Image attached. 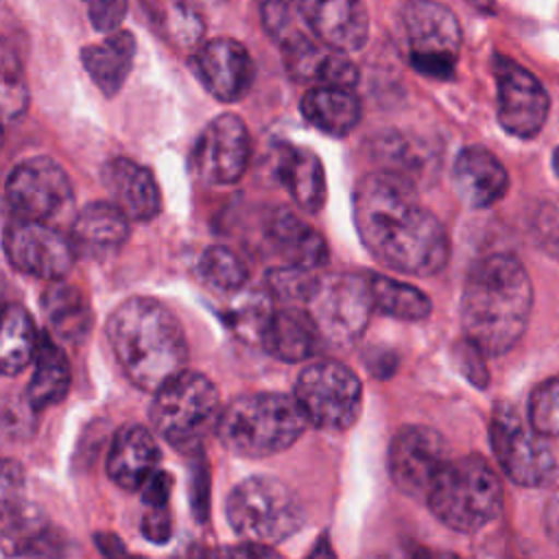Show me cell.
I'll return each instance as SVG.
<instances>
[{
  "label": "cell",
  "mask_w": 559,
  "mask_h": 559,
  "mask_svg": "<svg viewBox=\"0 0 559 559\" xmlns=\"http://www.w3.org/2000/svg\"><path fill=\"white\" fill-rule=\"evenodd\" d=\"M354 225L365 249L404 275H435L450 260L443 223L415 199L402 175L369 173L354 188Z\"/></svg>",
  "instance_id": "cell-1"
},
{
  "label": "cell",
  "mask_w": 559,
  "mask_h": 559,
  "mask_svg": "<svg viewBox=\"0 0 559 559\" xmlns=\"http://www.w3.org/2000/svg\"><path fill=\"white\" fill-rule=\"evenodd\" d=\"M533 308V284L524 264L511 253L476 260L461 295L465 338L487 356L507 354L526 332Z\"/></svg>",
  "instance_id": "cell-2"
},
{
  "label": "cell",
  "mask_w": 559,
  "mask_h": 559,
  "mask_svg": "<svg viewBox=\"0 0 559 559\" xmlns=\"http://www.w3.org/2000/svg\"><path fill=\"white\" fill-rule=\"evenodd\" d=\"M107 343L127 380L148 393L181 373L188 343L179 319L153 297H129L107 321Z\"/></svg>",
  "instance_id": "cell-3"
},
{
  "label": "cell",
  "mask_w": 559,
  "mask_h": 559,
  "mask_svg": "<svg viewBox=\"0 0 559 559\" xmlns=\"http://www.w3.org/2000/svg\"><path fill=\"white\" fill-rule=\"evenodd\" d=\"M306 426L308 419L295 395L264 391L229 402L221 413L216 437L238 456L262 459L290 448Z\"/></svg>",
  "instance_id": "cell-4"
},
{
  "label": "cell",
  "mask_w": 559,
  "mask_h": 559,
  "mask_svg": "<svg viewBox=\"0 0 559 559\" xmlns=\"http://www.w3.org/2000/svg\"><path fill=\"white\" fill-rule=\"evenodd\" d=\"M426 502L432 515L452 531L476 533L502 509V485L493 467L478 454L450 459L435 478Z\"/></svg>",
  "instance_id": "cell-5"
},
{
  "label": "cell",
  "mask_w": 559,
  "mask_h": 559,
  "mask_svg": "<svg viewBox=\"0 0 559 559\" xmlns=\"http://www.w3.org/2000/svg\"><path fill=\"white\" fill-rule=\"evenodd\" d=\"M148 419L173 448L194 454L221 419V395L210 378L183 369L153 393Z\"/></svg>",
  "instance_id": "cell-6"
},
{
  "label": "cell",
  "mask_w": 559,
  "mask_h": 559,
  "mask_svg": "<svg viewBox=\"0 0 559 559\" xmlns=\"http://www.w3.org/2000/svg\"><path fill=\"white\" fill-rule=\"evenodd\" d=\"M225 515L240 539L262 546H275L293 537L306 522V511L295 491L273 476L240 480L225 502Z\"/></svg>",
  "instance_id": "cell-7"
},
{
  "label": "cell",
  "mask_w": 559,
  "mask_h": 559,
  "mask_svg": "<svg viewBox=\"0 0 559 559\" xmlns=\"http://www.w3.org/2000/svg\"><path fill=\"white\" fill-rule=\"evenodd\" d=\"M306 308L325 345H354L376 310L369 273H332L319 277Z\"/></svg>",
  "instance_id": "cell-8"
},
{
  "label": "cell",
  "mask_w": 559,
  "mask_h": 559,
  "mask_svg": "<svg viewBox=\"0 0 559 559\" xmlns=\"http://www.w3.org/2000/svg\"><path fill=\"white\" fill-rule=\"evenodd\" d=\"M295 400L314 428L347 430L360 415L362 384L343 362L314 360L297 376Z\"/></svg>",
  "instance_id": "cell-9"
},
{
  "label": "cell",
  "mask_w": 559,
  "mask_h": 559,
  "mask_svg": "<svg viewBox=\"0 0 559 559\" xmlns=\"http://www.w3.org/2000/svg\"><path fill=\"white\" fill-rule=\"evenodd\" d=\"M4 201L13 216L50 225L72 223L74 192L66 170L48 157H28L13 166L4 183Z\"/></svg>",
  "instance_id": "cell-10"
},
{
  "label": "cell",
  "mask_w": 559,
  "mask_h": 559,
  "mask_svg": "<svg viewBox=\"0 0 559 559\" xmlns=\"http://www.w3.org/2000/svg\"><path fill=\"white\" fill-rule=\"evenodd\" d=\"M489 443L502 472L522 487H539L555 472V456L528 419L511 404H496L489 421Z\"/></svg>",
  "instance_id": "cell-11"
},
{
  "label": "cell",
  "mask_w": 559,
  "mask_h": 559,
  "mask_svg": "<svg viewBox=\"0 0 559 559\" xmlns=\"http://www.w3.org/2000/svg\"><path fill=\"white\" fill-rule=\"evenodd\" d=\"M402 24L411 44V66L430 79H450L461 48L456 15L435 0H408L402 7Z\"/></svg>",
  "instance_id": "cell-12"
},
{
  "label": "cell",
  "mask_w": 559,
  "mask_h": 559,
  "mask_svg": "<svg viewBox=\"0 0 559 559\" xmlns=\"http://www.w3.org/2000/svg\"><path fill=\"white\" fill-rule=\"evenodd\" d=\"M4 253L15 271L57 282L72 271L76 249L57 225L13 216L4 227Z\"/></svg>",
  "instance_id": "cell-13"
},
{
  "label": "cell",
  "mask_w": 559,
  "mask_h": 559,
  "mask_svg": "<svg viewBox=\"0 0 559 559\" xmlns=\"http://www.w3.org/2000/svg\"><path fill=\"white\" fill-rule=\"evenodd\" d=\"M450 445L430 426H402L389 445V474L393 485L411 496L426 500L435 478L450 461Z\"/></svg>",
  "instance_id": "cell-14"
},
{
  "label": "cell",
  "mask_w": 559,
  "mask_h": 559,
  "mask_svg": "<svg viewBox=\"0 0 559 559\" xmlns=\"http://www.w3.org/2000/svg\"><path fill=\"white\" fill-rule=\"evenodd\" d=\"M251 157L247 124L236 114H221L205 124L192 148V168L210 186H231L242 179Z\"/></svg>",
  "instance_id": "cell-15"
},
{
  "label": "cell",
  "mask_w": 559,
  "mask_h": 559,
  "mask_svg": "<svg viewBox=\"0 0 559 559\" xmlns=\"http://www.w3.org/2000/svg\"><path fill=\"white\" fill-rule=\"evenodd\" d=\"M493 74L498 87V122L520 140L535 138L550 109V98L535 74L520 63L496 55Z\"/></svg>",
  "instance_id": "cell-16"
},
{
  "label": "cell",
  "mask_w": 559,
  "mask_h": 559,
  "mask_svg": "<svg viewBox=\"0 0 559 559\" xmlns=\"http://www.w3.org/2000/svg\"><path fill=\"white\" fill-rule=\"evenodd\" d=\"M190 66L201 85L223 103L240 100L253 81L251 55L231 37H214L199 46Z\"/></svg>",
  "instance_id": "cell-17"
},
{
  "label": "cell",
  "mask_w": 559,
  "mask_h": 559,
  "mask_svg": "<svg viewBox=\"0 0 559 559\" xmlns=\"http://www.w3.org/2000/svg\"><path fill=\"white\" fill-rule=\"evenodd\" d=\"M301 15L317 39L343 52L360 50L369 37V15L360 0H304Z\"/></svg>",
  "instance_id": "cell-18"
},
{
  "label": "cell",
  "mask_w": 559,
  "mask_h": 559,
  "mask_svg": "<svg viewBox=\"0 0 559 559\" xmlns=\"http://www.w3.org/2000/svg\"><path fill=\"white\" fill-rule=\"evenodd\" d=\"M129 216L114 201H92L70 223V240L79 255L107 260L129 238Z\"/></svg>",
  "instance_id": "cell-19"
},
{
  "label": "cell",
  "mask_w": 559,
  "mask_h": 559,
  "mask_svg": "<svg viewBox=\"0 0 559 559\" xmlns=\"http://www.w3.org/2000/svg\"><path fill=\"white\" fill-rule=\"evenodd\" d=\"M452 183L467 207L485 210L504 197L509 175L491 151L483 146H465L454 159Z\"/></svg>",
  "instance_id": "cell-20"
},
{
  "label": "cell",
  "mask_w": 559,
  "mask_h": 559,
  "mask_svg": "<svg viewBox=\"0 0 559 559\" xmlns=\"http://www.w3.org/2000/svg\"><path fill=\"white\" fill-rule=\"evenodd\" d=\"M103 183L131 221H151L159 214V186L146 166L129 157H114L103 168Z\"/></svg>",
  "instance_id": "cell-21"
},
{
  "label": "cell",
  "mask_w": 559,
  "mask_h": 559,
  "mask_svg": "<svg viewBox=\"0 0 559 559\" xmlns=\"http://www.w3.org/2000/svg\"><path fill=\"white\" fill-rule=\"evenodd\" d=\"M159 448L153 432L144 426L131 424L118 430L111 441L105 472L120 489L138 491L144 480L157 469Z\"/></svg>",
  "instance_id": "cell-22"
},
{
  "label": "cell",
  "mask_w": 559,
  "mask_h": 559,
  "mask_svg": "<svg viewBox=\"0 0 559 559\" xmlns=\"http://www.w3.org/2000/svg\"><path fill=\"white\" fill-rule=\"evenodd\" d=\"M275 175L297 207L310 214L321 212L328 186L321 157L314 151L295 144H277Z\"/></svg>",
  "instance_id": "cell-23"
},
{
  "label": "cell",
  "mask_w": 559,
  "mask_h": 559,
  "mask_svg": "<svg viewBox=\"0 0 559 559\" xmlns=\"http://www.w3.org/2000/svg\"><path fill=\"white\" fill-rule=\"evenodd\" d=\"M264 238L286 264L317 269L328 262V245L319 231L288 210H273L264 223Z\"/></svg>",
  "instance_id": "cell-24"
},
{
  "label": "cell",
  "mask_w": 559,
  "mask_h": 559,
  "mask_svg": "<svg viewBox=\"0 0 559 559\" xmlns=\"http://www.w3.org/2000/svg\"><path fill=\"white\" fill-rule=\"evenodd\" d=\"M260 345L277 360L304 362L325 347V341L306 306H282Z\"/></svg>",
  "instance_id": "cell-25"
},
{
  "label": "cell",
  "mask_w": 559,
  "mask_h": 559,
  "mask_svg": "<svg viewBox=\"0 0 559 559\" xmlns=\"http://www.w3.org/2000/svg\"><path fill=\"white\" fill-rule=\"evenodd\" d=\"M41 310L52 336L68 345H79L92 330L94 312L87 297L63 280L50 282L41 295Z\"/></svg>",
  "instance_id": "cell-26"
},
{
  "label": "cell",
  "mask_w": 559,
  "mask_h": 559,
  "mask_svg": "<svg viewBox=\"0 0 559 559\" xmlns=\"http://www.w3.org/2000/svg\"><path fill=\"white\" fill-rule=\"evenodd\" d=\"M135 57V37L129 31H114L98 44L81 50V61L90 79L105 96L118 94Z\"/></svg>",
  "instance_id": "cell-27"
},
{
  "label": "cell",
  "mask_w": 559,
  "mask_h": 559,
  "mask_svg": "<svg viewBox=\"0 0 559 559\" xmlns=\"http://www.w3.org/2000/svg\"><path fill=\"white\" fill-rule=\"evenodd\" d=\"M301 114L319 131L343 138L360 120V100L349 87L314 85L301 96Z\"/></svg>",
  "instance_id": "cell-28"
},
{
  "label": "cell",
  "mask_w": 559,
  "mask_h": 559,
  "mask_svg": "<svg viewBox=\"0 0 559 559\" xmlns=\"http://www.w3.org/2000/svg\"><path fill=\"white\" fill-rule=\"evenodd\" d=\"M35 371L26 386V404L31 411H44L59 402L70 391V362L66 354L52 343L50 336H39L35 354Z\"/></svg>",
  "instance_id": "cell-29"
},
{
  "label": "cell",
  "mask_w": 559,
  "mask_h": 559,
  "mask_svg": "<svg viewBox=\"0 0 559 559\" xmlns=\"http://www.w3.org/2000/svg\"><path fill=\"white\" fill-rule=\"evenodd\" d=\"M2 341H0V371L4 376L20 373L35 360L39 336L26 308L9 304L2 312Z\"/></svg>",
  "instance_id": "cell-30"
},
{
  "label": "cell",
  "mask_w": 559,
  "mask_h": 559,
  "mask_svg": "<svg viewBox=\"0 0 559 559\" xmlns=\"http://www.w3.org/2000/svg\"><path fill=\"white\" fill-rule=\"evenodd\" d=\"M271 293L264 290H238L231 295L229 304L221 310L227 330L245 343H262L269 330L275 308Z\"/></svg>",
  "instance_id": "cell-31"
},
{
  "label": "cell",
  "mask_w": 559,
  "mask_h": 559,
  "mask_svg": "<svg viewBox=\"0 0 559 559\" xmlns=\"http://www.w3.org/2000/svg\"><path fill=\"white\" fill-rule=\"evenodd\" d=\"M369 282L376 310L386 317L402 321H421L432 310L428 295L415 288L413 284L397 282L380 273H369Z\"/></svg>",
  "instance_id": "cell-32"
},
{
  "label": "cell",
  "mask_w": 559,
  "mask_h": 559,
  "mask_svg": "<svg viewBox=\"0 0 559 559\" xmlns=\"http://www.w3.org/2000/svg\"><path fill=\"white\" fill-rule=\"evenodd\" d=\"M199 273L207 286L218 293L234 295L245 288L249 269L245 260L227 247H207L199 260Z\"/></svg>",
  "instance_id": "cell-33"
},
{
  "label": "cell",
  "mask_w": 559,
  "mask_h": 559,
  "mask_svg": "<svg viewBox=\"0 0 559 559\" xmlns=\"http://www.w3.org/2000/svg\"><path fill=\"white\" fill-rule=\"evenodd\" d=\"M319 284L312 269L284 264L266 273V288L275 301L282 306H306Z\"/></svg>",
  "instance_id": "cell-34"
},
{
  "label": "cell",
  "mask_w": 559,
  "mask_h": 559,
  "mask_svg": "<svg viewBox=\"0 0 559 559\" xmlns=\"http://www.w3.org/2000/svg\"><path fill=\"white\" fill-rule=\"evenodd\" d=\"M531 426L548 437H559V376L537 384L528 397Z\"/></svg>",
  "instance_id": "cell-35"
},
{
  "label": "cell",
  "mask_w": 559,
  "mask_h": 559,
  "mask_svg": "<svg viewBox=\"0 0 559 559\" xmlns=\"http://www.w3.org/2000/svg\"><path fill=\"white\" fill-rule=\"evenodd\" d=\"M301 4L304 0H258L262 26L273 39H277V44L304 31L299 28V22L306 24L301 15Z\"/></svg>",
  "instance_id": "cell-36"
},
{
  "label": "cell",
  "mask_w": 559,
  "mask_h": 559,
  "mask_svg": "<svg viewBox=\"0 0 559 559\" xmlns=\"http://www.w3.org/2000/svg\"><path fill=\"white\" fill-rule=\"evenodd\" d=\"M28 92L26 83L20 70L17 59H13L9 52H4L2 61V116L7 122L20 118L26 109Z\"/></svg>",
  "instance_id": "cell-37"
},
{
  "label": "cell",
  "mask_w": 559,
  "mask_h": 559,
  "mask_svg": "<svg viewBox=\"0 0 559 559\" xmlns=\"http://www.w3.org/2000/svg\"><path fill=\"white\" fill-rule=\"evenodd\" d=\"M166 15L168 17L162 20L164 35L179 48L197 46L203 31L197 13L183 2V4H175L173 9H166Z\"/></svg>",
  "instance_id": "cell-38"
},
{
  "label": "cell",
  "mask_w": 559,
  "mask_h": 559,
  "mask_svg": "<svg viewBox=\"0 0 559 559\" xmlns=\"http://www.w3.org/2000/svg\"><path fill=\"white\" fill-rule=\"evenodd\" d=\"M356 83H358L356 63L347 57V52L332 48L323 68H321L317 85H334V87H349L352 90Z\"/></svg>",
  "instance_id": "cell-39"
},
{
  "label": "cell",
  "mask_w": 559,
  "mask_h": 559,
  "mask_svg": "<svg viewBox=\"0 0 559 559\" xmlns=\"http://www.w3.org/2000/svg\"><path fill=\"white\" fill-rule=\"evenodd\" d=\"M83 4L92 26L100 33H111L122 24L129 0H83Z\"/></svg>",
  "instance_id": "cell-40"
},
{
  "label": "cell",
  "mask_w": 559,
  "mask_h": 559,
  "mask_svg": "<svg viewBox=\"0 0 559 559\" xmlns=\"http://www.w3.org/2000/svg\"><path fill=\"white\" fill-rule=\"evenodd\" d=\"M454 356H456V365L461 367V371L465 373V378L476 384V386H485L487 380H489V373L485 369V362L483 358L487 356L480 347H476L469 338H465L463 343L456 345L454 349Z\"/></svg>",
  "instance_id": "cell-41"
},
{
  "label": "cell",
  "mask_w": 559,
  "mask_h": 559,
  "mask_svg": "<svg viewBox=\"0 0 559 559\" xmlns=\"http://www.w3.org/2000/svg\"><path fill=\"white\" fill-rule=\"evenodd\" d=\"M140 531L151 544H166L173 537V518L168 504L148 507V511L142 515Z\"/></svg>",
  "instance_id": "cell-42"
},
{
  "label": "cell",
  "mask_w": 559,
  "mask_h": 559,
  "mask_svg": "<svg viewBox=\"0 0 559 559\" xmlns=\"http://www.w3.org/2000/svg\"><path fill=\"white\" fill-rule=\"evenodd\" d=\"M170 489H173V476L166 472V469H155L146 480L144 485L140 487L142 491V502L146 507H164L168 504V498H170Z\"/></svg>",
  "instance_id": "cell-43"
},
{
  "label": "cell",
  "mask_w": 559,
  "mask_h": 559,
  "mask_svg": "<svg viewBox=\"0 0 559 559\" xmlns=\"http://www.w3.org/2000/svg\"><path fill=\"white\" fill-rule=\"evenodd\" d=\"M94 544H96V548H98L105 557H120V555H127L124 544H122L114 533H96V535H94Z\"/></svg>",
  "instance_id": "cell-44"
},
{
  "label": "cell",
  "mask_w": 559,
  "mask_h": 559,
  "mask_svg": "<svg viewBox=\"0 0 559 559\" xmlns=\"http://www.w3.org/2000/svg\"><path fill=\"white\" fill-rule=\"evenodd\" d=\"M474 9L483 11V13H491L493 7H496V0H467Z\"/></svg>",
  "instance_id": "cell-45"
},
{
  "label": "cell",
  "mask_w": 559,
  "mask_h": 559,
  "mask_svg": "<svg viewBox=\"0 0 559 559\" xmlns=\"http://www.w3.org/2000/svg\"><path fill=\"white\" fill-rule=\"evenodd\" d=\"M190 2H201V4H216V2H223V0H190Z\"/></svg>",
  "instance_id": "cell-46"
},
{
  "label": "cell",
  "mask_w": 559,
  "mask_h": 559,
  "mask_svg": "<svg viewBox=\"0 0 559 559\" xmlns=\"http://www.w3.org/2000/svg\"><path fill=\"white\" fill-rule=\"evenodd\" d=\"M555 168H557V173H559V151L555 153Z\"/></svg>",
  "instance_id": "cell-47"
}]
</instances>
